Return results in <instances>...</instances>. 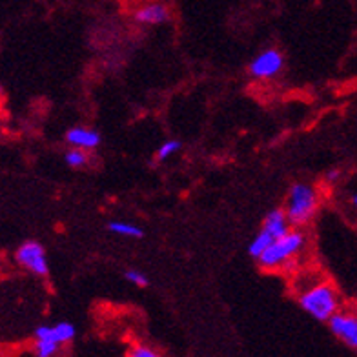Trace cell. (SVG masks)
<instances>
[{
    "instance_id": "7c38bea8",
    "label": "cell",
    "mask_w": 357,
    "mask_h": 357,
    "mask_svg": "<svg viewBox=\"0 0 357 357\" xmlns=\"http://www.w3.org/2000/svg\"><path fill=\"white\" fill-rule=\"evenodd\" d=\"M108 230L112 234L123 235V237H130V239H141L144 231L139 226L132 225V222H121V221H113L108 225Z\"/></svg>"
},
{
    "instance_id": "ac0fdd59",
    "label": "cell",
    "mask_w": 357,
    "mask_h": 357,
    "mask_svg": "<svg viewBox=\"0 0 357 357\" xmlns=\"http://www.w3.org/2000/svg\"><path fill=\"white\" fill-rule=\"evenodd\" d=\"M339 175H341V172H339V169H332V172H328V174H326V178H328L330 183H334V181H337L339 178Z\"/></svg>"
},
{
    "instance_id": "9c48e42d",
    "label": "cell",
    "mask_w": 357,
    "mask_h": 357,
    "mask_svg": "<svg viewBox=\"0 0 357 357\" xmlns=\"http://www.w3.org/2000/svg\"><path fill=\"white\" fill-rule=\"evenodd\" d=\"M75 337V328L71 323H56L55 326H40L35 330V339H50L59 344H66Z\"/></svg>"
},
{
    "instance_id": "4fadbf2b",
    "label": "cell",
    "mask_w": 357,
    "mask_h": 357,
    "mask_svg": "<svg viewBox=\"0 0 357 357\" xmlns=\"http://www.w3.org/2000/svg\"><path fill=\"white\" fill-rule=\"evenodd\" d=\"M64 159H66V165L70 166V168H84V166H88V162H89L88 150H82V148H73V146H71V150L66 151Z\"/></svg>"
},
{
    "instance_id": "d6986e66",
    "label": "cell",
    "mask_w": 357,
    "mask_h": 357,
    "mask_svg": "<svg viewBox=\"0 0 357 357\" xmlns=\"http://www.w3.org/2000/svg\"><path fill=\"white\" fill-rule=\"evenodd\" d=\"M352 206L357 210V195H354V197H352Z\"/></svg>"
},
{
    "instance_id": "9a60e30c",
    "label": "cell",
    "mask_w": 357,
    "mask_h": 357,
    "mask_svg": "<svg viewBox=\"0 0 357 357\" xmlns=\"http://www.w3.org/2000/svg\"><path fill=\"white\" fill-rule=\"evenodd\" d=\"M181 142L175 141V139H169V141L162 142V144L159 146V150H157L155 153V159L159 160V162H162V160H168L169 157L175 155L178 150H181Z\"/></svg>"
},
{
    "instance_id": "30bf717a",
    "label": "cell",
    "mask_w": 357,
    "mask_h": 357,
    "mask_svg": "<svg viewBox=\"0 0 357 357\" xmlns=\"http://www.w3.org/2000/svg\"><path fill=\"white\" fill-rule=\"evenodd\" d=\"M291 228H294V226L290 225V219H288L284 208L272 210V212L264 217L263 230L268 231V234L272 235V237H275V239H278V237H282V235H287Z\"/></svg>"
},
{
    "instance_id": "7a4b0ae2",
    "label": "cell",
    "mask_w": 357,
    "mask_h": 357,
    "mask_svg": "<svg viewBox=\"0 0 357 357\" xmlns=\"http://www.w3.org/2000/svg\"><path fill=\"white\" fill-rule=\"evenodd\" d=\"M319 210V192L308 183H296L288 192L284 212L294 228L310 225Z\"/></svg>"
},
{
    "instance_id": "ffe728a7",
    "label": "cell",
    "mask_w": 357,
    "mask_h": 357,
    "mask_svg": "<svg viewBox=\"0 0 357 357\" xmlns=\"http://www.w3.org/2000/svg\"><path fill=\"white\" fill-rule=\"evenodd\" d=\"M0 132H2V123H0Z\"/></svg>"
},
{
    "instance_id": "ba28073f",
    "label": "cell",
    "mask_w": 357,
    "mask_h": 357,
    "mask_svg": "<svg viewBox=\"0 0 357 357\" xmlns=\"http://www.w3.org/2000/svg\"><path fill=\"white\" fill-rule=\"evenodd\" d=\"M68 144L73 148H82V150H95L100 144V135L99 132H95L91 128L77 126L71 128L70 132L66 133Z\"/></svg>"
},
{
    "instance_id": "44dd1931",
    "label": "cell",
    "mask_w": 357,
    "mask_h": 357,
    "mask_svg": "<svg viewBox=\"0 0 357 357\" xmlns=\"http://www.w3.org/2000/svg\"><path fill=\"white\" fill-rule=\"evenodd\" d=\"M0 93H2V88H0Z\"/></svg>"
},
{
    "instance_id": "52a82bcc",
    "label": "cell",
    "mask_w": 357,
    "mask_h": 357,
    "mask_svg": "<svg viewBox=\"0 0 357 357\" xmlns=\"http://www.w3.org/2000/svg\"><path fill=\"white\" fill-rule=\"evenodd\" d=\"M169 8L162 2H146V4L139 6L135 11H133V20L137 24H142V26H159V24H165L169 20Z\"/></svg>"
},
{
    "instance_id": "5bb4252c",
    "label": "cell",
    "mask_w": 357,
    "mask_h": 357,
    "mask_svg": "<svg viewBox=\"0 0 357 357\" xmlns=\"http://www.w3.org/2000/svg\"><path fill=\"white\" fill-rule=\"evenodd\" d=\"M61 347L62 344L55 343V341H50V339H35L33 352L38 357H52L61 350Z\"/></svg>"
},
{
    "instance_id": "5b68a950",
    "label": "cell",
    "mask_w": 357,
    "mask_h": 357,
    "mask_svg": "<svg viewBox=\"0 0 357 357\" xmlns=\"http://www.w3.org/2000/svg\"><path fill=\"white\" fill-rule=\"evenodd\" d=\"M328 328L341 343L357 350V312L337 310L328 319Z\"/></svg>"
},
{
    "instance_id": "3957f363",
    "label": "cell",
    "mask_w": 357,
    "mask_h": 357,
    "mask_svg": "<svg viewBox=\"0 0 357 357\" xmlns=\"http://www.w3.org/2000/svg\"><path fill=\"white\" fill-rule=\"evenodd\" d=\"M305 248L306 235L299 228H291L287 235L273 241L257 261L264 270H281L282 266H288L301 252H305Z\"/></svg>"
},
{
    "instance_id": "277c9868",
    "label": "cell",
    "mask_w": 357,
    "mask_h": 357,
    "mask_svg": "<svg viewBox=\"0 0 357 357\" xmlns=\"http://www.w3.org/2000/svg\"><path fill=\"white\" fill-rule=\"evenodd\" d=\"M15 259H17V263H19L24 270L35 273L38 278H46L47 272H50L46 250H44L43 245L35 243V241L24 243V245L17 250Z\"/></svg>"
},
{
    "instance_id": "8fae6325",
    "label": "cell",
    "mask_w": 357,
    "mask_h": 357,
    "mask_svg": "<svg viewBox=\"0 0 357 357\" xmlns=\"http://www.w3.org/2000/svg\"><path fill=\"white\" fill-rule=\"evenodd\" d=\"M273 241H275V237H272V235L268 234V231H264L263 228H261V231H259V234L254 237V241L250 243L248 254L252 255L254 259H259L261 255L264 254V252H266L268 246L272 245Z\"/></svg>"
},
{
    "instance_id": "6da1fadb",
    "label": "cell",
    "mask_w": 357,
    "mask_h": 357,
    "mask_svg": "<svg viewBox=\"0 0 357 357\" xmlns=\"http://www.w3.org/2000/svg\"><path fill=\"white\" fill-rule=\"evenodd\" d=\"M299 305L315 321L328 323L337 310H341V296L330 281H319L299 291Z\"/></svg>"
},
{
    "instance_id": "2e32d148",
    "label": "cell",
    "mask_w": 357,
    "mask_h": 357,
    "mask_svg": "<svg viewBox=\"0 0 357 357\" xmlns=\"http://www.w3.org/2000/svg\"><path fill=\"white\" fill-rule=\"evenodd\" d=\"M128 356L130 357H159V352H157L153 347H148V344H135V347L130 348Z\"/></svg>"
},
{
    "instance_id": "e0dca14e",
    "label": "cell",
    "mask_w": 357,
    "mask_h": 357,
    "mask_svg": "<svg viewBox=\"0 0 357 357\" xmlns=\"http://www.w3.org/2000/svg\"><path fill=\"white\" fill-rule=\"evenodd\" d=\"M124 278H126V281H130L132 284H135V287L139 288H146L150 284L148 278H146L142 272H139V270H126V272H124Z\"/></svg>"
},
{
    "instance_id": "8992f818",
    "label": "cell",
    "mask_w": 357,
    "mask_h": 357,
    "mask_svg": "<svg viewBox=\"0 0 357 357\" xmlns=\"http://www.w3.org/2000/svg\"><path fill=\"white\" fill-rule=\"evenodd\" d=\"M284 68V56L279 50H264L263 53H259L254 61L250 62L248 71L250 75L259 80H268L279 75Z\"/></svg>"
}]
</instances>
